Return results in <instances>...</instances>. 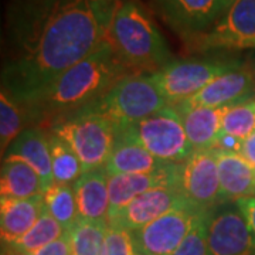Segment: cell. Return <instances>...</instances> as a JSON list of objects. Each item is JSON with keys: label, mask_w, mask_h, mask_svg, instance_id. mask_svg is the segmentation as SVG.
<instances>
[{"label": "cell", "mask_w": 255, "mask_h": 255, "mask_svg": "<svg viewBox=\"0 0 255 255\" xmlns=\"http://www.w3.org/2000/svg\"><path fill=\"white\" fill-rule=\"evenodd\" d=\"M207 244L211 255H255V234L237 201L207 211Z\"/></svg>", "instance_id": "9"}, {"label": "cell", "mask_w": 255, "mask_h": 255, "mask_svg": "<svg viewBox=\"0 0 255 255\" xmlns=\"http://www.w3.org/2000/svg\"><path fill=\"white\" fill-rule=\"evenodd\" d=\"M117 133L143 146L166 163H183L196 152L187 139L182 117L173 105L139 122L118 127Z\"/></svg>", "instance_id": "6"}, {"label": "cell", "mask_w": 255, "mask_h": 255, "mask_svg": "<svg viewBox=\"0 0 255 255\" xmlns=\"http://www.w3.org/2000/svg\"><path fill=\"white\" fill-rule=\"evenodd\" d=\"M115 1H117V3H121V1H124V0H115Z\"/></svg>", "instance_id": "36"}, {"label": "cell", "mask_w": 255, "mask_h": 255, "mask_svg": "<svg viewBox=\"0 0 255 255\" xmlns=\"http://www.w3.org/2000/svg\"><path fill=\"white\" fill-rule=\"evenodd\" d=\"M107 41L129 73L153 74L172 61L162 33L135 0H124L117 6Z\"/></svg>", "instance_id": "3"}, {"label": "cell", "mask_w": 255, "mask_h": 255, "mask_svg": "<svg viewBox=\"0 0 255 255\" xmlns=\"http://www.w3.org/2000/svg\"><path fill=\"white\" fill-rule=\"evenodd\" d=\"M237 67L238 61L224 58L172 60L152 75L166 100L174 105L194 97L214 78Z\"/></svg>", "instance_id": "7"}, {"label": "cell", "mask_w": 255, "mask_h": 255, "mask_svg": "<svg viewBox=\"0 0 255 255\" xmlns=\"http://www.w3.org/2000/svg\"><path fill=\"white\" fill-rule=\"evenodd\" d=\"M24 111L4 91L0 92V149L4 157L11 143L23 132Z\"/></svg>", "instance_id": "28"}, {"label": "cell", "mask_w": 255, "mask_h": 255, "mask_svg": "<svg viewBox=\"0 0 255 255\" xmlns=\"http://www.w3.org/2000/svg\"><path fill=\"white\" fill-rule=\"evenodd\" d=\"M4 156H14L30 164L41 176L47 187L54 183L50 136L40 128L24 129L11 143Z\"/></svg>", "instance_id": "20"}, {"label": "cell", "mask_w": 255, "mask_h": 255, "mask_svg": "<svg viewBox=\"0 0 255 255\" xmlns=\"http://www.w3.org/2000/svg\"><path fill=\"white\" fill-rule=\"evenodd\" d=\"M254 48H255V47H254Z\"/></svg>", "instance_id": "37"}, {"label": "cell", "mask_w": 255, "mask_h": 255, "mask_svg": "<svg viewBox=\"0 0 255 255\" xmlns=\"http://www.w3.org/2000/svg\"><path fill=\"white\" fill-rule=\"evenodd\" d=\"M47 184L36 170L24 160L6 156L1 163L0 197L30 199L44 194Z\"/></svg>", "instance_id": "21"}, {"label": "cell", "mask_w": 255, "mask_h": 255, "mask_svg": "<svg viewBox=\"0 0 255 255\" xmlns=\"http://www.w3.org/2000/svg\"><path fill=\"white\" fill-rule=\"evenodd\" d=\"M104 255H139L133 233L108 224Z\"/></svg>", "instance_id": "30"}, {"label": "cell", "mask_w": 255, "mask_h": 255, "mask_svg": "<svg viewBox=\"0 0 255 255\" xmlns=\"http://www.w3.org/2000/svg\"><path fill=\"white\" fill-rule=\"evenodd\" d=\"M184 203L187 201L180 187H163L146 191L112 214L108 219V224L135 233Z\"/></svg>", "instance_id": "13"}, {"label": "cell", "mask_w": 255, "mask_h": 255, "mask_svg": "<svg viewBox=\"0 0 255 255\" xmlns=\"http://www.w3.org/2000/svg\"><path fill=\"white\" fill-rule=\"evenodd\" d=\"M167 164L172 163H166L163 160L157 159L150 152H147L143 146L117 133V142L104 169L108 176H112V174L152 172L162 169Z\"/></svg>", "instance_id": "22"}, {"label": "cell", "mask_w": 255, "mask_h": 255, "mask_svg": "<svg viewBox=\"0 0 255 255\" xmlns=\"http://www.w3.org/2000/svg\"><path fill=\"white\" fill-rule=\"evenodd\" d=\"M206 217L207 213H201L193 223L190 231L180 243V246L170 255H211L207 244Z\"/></svg>", "instance_id": "29"}, {"label": "cell", "mask_w": 255, "mask_h": 255, "mask_svg": "<svg viewBox=\"0 0 255 255\" xmlns=\"http://www.w3.org/2000/svg\"><path fill=\"white\" fill-rule=\"evenodd\" d=\"M233 0H152L159 17L186 43L206 34Z\"/></svg>", "instance_id": "8"}, {"label": "cell", "mask_w": 255, "mask_h": 255, "mask_svg": "<svg viewBox=\"0 0 255 255\" xmlns=\"http://www.w3.org/2000/svg\"><path fill=\"white\" fill-rule=\"evenodd\" d=\"M182 117L187 139L194 150H211L220 135V108L174 104Z\"/></svg>", "instance_id": "19"}, {"label": "cell", "mask_w": 255, "mask_h": 255, "mask_svg": "<svg viewBox=\"0 0 255 255\" xmlns=\"http://www.w3.org/2000/svg\"><path fill=\"white\" fill-rule=\"evenodd\" d=\"M255 132V98L220 108V133L247 139Z\"/></svg>", "instance_id": "27"}, {"label": "cell", "mask_w": 255, "mask_h": 255, "mask_svg": "<svg viewBox=\"0 0 255 255\" xmlns=\"http://www.w3.org/2000/svg\"><path fill=\"white\" fill-rule=\"evenodd\" d=\"M180 164L182 163L167 164L162 169L143 173H122L108 176L110 217L146 191L163 187H179Z\"/></svg>", "instance_id": "14"}, {"label": "cell", "mask_w": 255, "mask_h": 255, "mask_svg": "<svg viewBox=\"0 0 255 255\" xmlns=\"http://www.w3.org/2000/svg\"><path fill=\"white\" fill-rule=\"evenodd\" d=\"M115 0H10L1 91L23 105L107 41Z\"/></svg>", "instance_id": "1"}, {"label": "cell", "mask_w": 255, "mask_h": 255, "mask_svg": "<svg viewBox=\"0 0 255 255\" xmlns=\"http://www.w3.org/2000/svg\"><path fill=\"white\" fill-rule=\"evenodd\" d=\"M43 197L47 213L67 230L80 219L73 184L53 183L47 187Z\"/></svg>", "instance_id": "24"}, {"label": "cell", "mask_w": 255, "mask_h": 255, "mask_svg": "<svg viewBox=\"0 0 255 255\" xmlns=\"http://www.w3.org/2000/svg\"><path fill=\"white\" fill-rule=\"evenodd\" d=\"M73 187L80 219L108 223L111 204L108 173L105 169L84 173Z\"/></svg>", "instance_id": "16"}, {"label": "cell", "mask_w": 255, "mask_h": 255, "mask_svg": "<svg viewBox=\"0 0 255 255\" xmlns=\"http://www.w3.org/2000/svg\"><path fill=\"white\" fill-rule=\"evenodd\" d=\"M50 149H51V166L54 183L74 184L82 174V164L75 155L71 146L64 139L50 132Z\"/></svg>", "instance_id": "25"}, {"label": "cell", "mask_w": 255, "mask_h": 255, "mask_svg": "<svg viewBox=\"0 0 255 255\" xmlns=\"http://www.w3.org/2000/svg\"><path fill=\"white\" fill-rule=\"evenodd\" d=\"M118 127L100 112L84 110L57 122L51 132L71 146L84 173L104 169L117 142Z\"/></svg>", "instance_id": "5"}, {"label": "cell", "mask_w": 255, "mask_h": 255, "mask_svg": "<svg viewBox=\"0 0 255 255\" xmlns=\"http://www.w3.org/2000/svg\"><path fill=\"white\" fill-rule=\"evenodd\" d=\"M179 187L186 201L201 213H207L223 203L217 153L196 150L180 164Z\"/></svg>", "instance_id": "10"}, {"label": "cell", "mask_w": 255, "mask_h": 255, "mask_svg": "<svg viewBox=\"0 0 255 255\" xmlns=\"http://www.w3.org/2000/svg\"><path fill=\"white\" fill-rule=\"evenodd\" d=\"M200 214L201 211L184 203L135 231L133 237L139 255H170L180 246Z\"/></svg>", "instance_id": "12"}, {"label": "cell", "mask_w": 255, "mask_h": 255, "mask_svg": "<svg viewBox=\"0 0 255 255\" xmlns=\"http://www.w3.org/2000/svg\"><path fill=\"white\" fill-rule=\"evenodd\" d=\"M7 255H30V254H27V253H21V251H16V250H11V248H9V250H7Z\"/></svg>", "instance_id": "35"}, {"label": "cell", "mask_w": 255, "mask_h": 255, "mask_svg": "<svg viewBox=\"0 0 255 255\" xmlns=\"http://www.w3.org/2000/svg\"><path fill=\"white\" fill-rule=\"evenodd\" d=\"M128 74L132 73L105 41L20 107L26 117L30 115L44 124H57L88 108Z\"/></svg>", "instance_id": "2"}, {"label": "cell", "mask_w": 255, "mask_h": 255, "mask_svg": "<svg viewBox=\"0 0 255 255\" xmlns=\"http://www.w3.org/2000/svg\"><path fill=\"white\" fill-rule=\"evenodd\" d=\"M237 204L238 207L241 209V211H243V214L246 216L250 227H251V230L254 231L255 234V196L238 199Z\"/></svg>", "instance_id": "33"}, {"label": "cell", "mask_w": 255, "mask_h": 255, "mask_svg": "<svg viewBox=\"0 0 255 255\" xmlns=\"http://www.w3.org/2000/svg\"><path fill=\"white\" fill-rule=\"evenodd\" d=\"M170 105L152 74L132 73L85 110L100 112L117 127L135 124ZM84 111V110H82Z\"/></svg>", "instance_id": "4"}, {"label": "cell", "mask_w": 255, "mask_h": 255, "mask_svg": "<svg viewBox=\"0 0 255 255\" xmlns=\"http://www.w3.org/2000/svg\"><path fill=\"white\" fill-rule=\"evenodd\" d=\"M221 199L237 201L243 197L255 196V167L237 153L217 152Z\"/></svg>", "instance_id": "18"}, {"label": "cell", "mask_w": 255, "mask_h": 255, "mask_svg": "<svg viewBox=\"0 0 255 255\" xmlns=\"http://www.w3.org/2000/svg\"><path fill=\"white\" fill-rule=\"evenodd\" d=\"M44 211L43 194L30 199L0 197V231L1 241L7 246L16 243L34 226Z\"/></svg>", "instance_id": "17"}, {"label": "cell", "mask_w": 255, "mask_h": 255, "mask_svg": "<svg viewBox=\"0 0 255 255\" xmlns=\"http://www.w3.org/2000/svg\"><path fill=\"white\" fill-rule=\"evenodd\" d=\"M30 255H73L71 254V246H70V240L67 233L63 237L57 238L55 241L47 244L43 248L37 250Z\"/></svg>", "instance_id": "31"}, {"label": "cell", "mask_w": 255, "mask_h": 255, "mask_svg": "<svg viewBox=\"0 0 255 255\" xmlns=\"http://www.w3.org/2000/svg\"><path fill=\"white\" fill-rule=\"evenodd\" d=\"M108 223L78 219L67 230L73 255H104Z\"/></svg>", "instance_id": "23"}, {"label": "cell", "mask_w": 255, "mask_h": 255, "mask_svg": "<svg viewBox=\"0 0 255 255\" xmlns=\"http://www.w3.org/2000/svg\"><path fill=\"white\" fill-rule=\"evenodd\" d=\"M255 98V75L246 67L221 74L194 97L183 101L191 107L223 108L231 104Z\"/></svg>", "instance_id": "15"}, {"label": "cell", "mask_w": 255, "mask_h": 255, "mask_svg": "<svg viewBox=\"0 0 255 255\" xmlns=\"http://www.w3.org/2000/svg\"><path fill=\"white\" fill-rule=\"evenodd\" d=\"M240 155L243 156L251 166L255 167V132L253 135H250L247 139H244Z\"/></svg>", "instance_id": "34"}, {"label": "cell", "mask_w": 255, "mask_h": 255, "mask_svg": "<svg viewBox=\"0 0 255 255\" xmlns=\"http://www.w3.org/2000/svg\"><path fill=\"white\" fill-rule=\"evenodd\" d=\"M65 233H67V228L64 227L63 224H60L44 209L41 216L34 223V226L30 228L20 240L7 247L11 250H16V251L31 254V253L43 248L47 244L55 241L57 238L63 237Z\"/></svg>", "instance_id": "26"}, {"label": "cell", "mask_w": 255, "mask_h": 255, "mask_svg": "<svg viewBox=\"0 0 255 255\" xmlns=\"http://www.w3.org/2000/svg\"><path fill=\"white\" fill-rule=\"evenodd\" d=\"M190 46L194 50L254 48L255 0H233L219 21Z\"/></svg>", "instance_id": "11"}, {"label": "cell", "mask_w": 255, "mask_h": 255, "mask_svg": "<svg viewBox=\"0 0 255 255\" xmlns=\"http://www.w3.org/2000/svg\"><path fill=\"white\" fill-rule=\"evenodd\" d=\"M243 139L237 136H231V135H226V133H220L216 145H214V150L217 152H226V153H241V147H243Z\"/></svg>", "instance_id": "32"}]
</instances>
